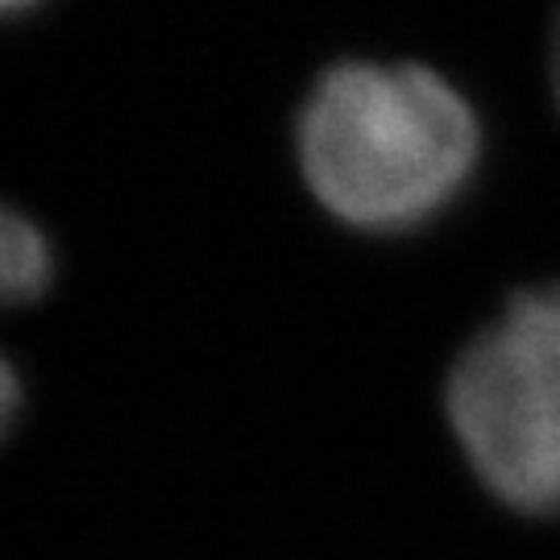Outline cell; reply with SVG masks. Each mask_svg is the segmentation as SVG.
<instances>
[{
	"instance_id": "1",
	"label": "cell",
	"mask_w": 560,
	"mask_h": 560,
	"mask_svg": "<svg viewBox=\"0 0 560 560\" xmlns=\"http://www.w3.org/2000/svg\"><path fill=\"white\" fill-rule=\"evenodd\" d=\"M300 166L345 224L399 233L432 221L478 166V120L416 62H340L300 113Z\"/></svg>"
},
{
	"instance_id": "2",
	"label": "cell",
	"mask_w": 560,
	"mask_h": 560,
	"mask_svg": "<svg viewBox=\"0 0 560 560\" xmlns=\"http://www.w3.org/2000/svg\"><path fill=\"white\" fill-rule=\"evenodd\" d=\"M448 423L465 457L515 511L560 506V282L527 291L453 365Z\"/></svg>"
},
{
	"instance_id": "3",
	"label": "cell",
	"mask_w": 560,
	"mask_h": 560,
	"mask_svg": "<svg viewBox=\"0 0 560 560\" xmlns=\"http://www.w3.org/2000/svg\"><path fill=\"white\" fill-rule=\"evenodd\" d=\"M50 282V245L21 212L0 203V307L38 300Z\"/></svg>"
},
{
	"instance_id": "4",
	"label": "cell",
	"mask_w": 560,
	"mask_h": 560,
	"mask_svg": "<svg viewBox=\"0 0 560 560\" xmlns=\"http://www.w3.org/2000/svg\"><path fill=\"white\" fill-rule=\"evenodd\" d=\"M18 402H21V382L13 374V365L0 358V436L9 432V423L18 416Z\"/></svg>"
},
{
	"instance_id": "5",
	"label": "cell",
	"mask_w": 560,
	"mask_h": 560,
	"mask_svg": "<svg viewBox=\"0 0 560 560\" xmlns=\"http://www.w3.org/2000/svg\"><path fill=\"white\" fill-rule=\"evenodd\" d=\"M552 80H557V101H560V25H557V38H552Z\"/></svg>"
}]
</instances>
